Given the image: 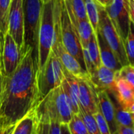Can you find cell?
Here are the masks:
<instances>
[{
	"instance_id": "obj_1",
	"label": "cell",
	"mask_w": 134,
	"mask_h": 134,
	"mask_svg": "<svg viewBox=\"0 0 134 134\" xmlns=\"http://www.w3.org/2000/svg\"><path fill=\"white\" fill-rule=\"evenodd\" d=\"M38 63L28 49L17 68L2 75L0 100V130L14 126L40 103L37 86Z\"/></svg>"
},
{
	"instance_id": "obj_2",
	"label": "cell",
	"mask_w": 134,
	"mask_h": 134,
	"mask_svg": "<svg viewBox=\"0 0 134 134\" xmlns=\"http://www.w3.org/2000/svg\"><path fill=\"white\" fill-rule=\"evenodd\" d=\"M24 43L21 57L28 49L32 50L33 57L38 63V33L42 13L43 0H23Z\"/></svg>"
},
{
	"instance_id": "obj_3",
	"label": "cell",
	"mask_w": 134,
	"mask_h": 134,
	"mask_svg": "<svg viewBox=\"0 0 134 134\" xmlns=\"http://www.w3.org/2000/svg\"><path fill=\"white\" fill-rule=\"evenodd\" d=\"M54 3L49 0L43 4L40 24L38 33V70L46 63L54 38Z\"/></svg>"
},
{
	"instance_id": "obj_4",
	"label": "cell",
	"mask_w": 134,
	"mask_h": 134,
	"mask_svg": "<svg viewBox=\"0 0 134 134\" xmlns=\"http://www.w3.org/2000/svg\"><path fill=\"white\" fill-rule=\"evenodd\" d=\"M63 69L58 57L51 51L46 63L37 72V86L40 102L51 90L62 85L65 78Z\"/></svg>"
},
{
	"instance_id": "obj_5",
	"label": "cell",
	"mask_w": 134,
	"mask_h": 134,
	"mask_svg": "<svg viewBox=\"0 0 134 134\" xmlns=\"http://www.w3.org/2000/svg\"><path fill=\"white\" fill-rule=\"evenodd\" d=\"M51 119L60 124H68L74 115L62 85L51 90L39 103Z\"/></svg>"
},
{
	"instance_id": "obj_6",
	"label": "cell",
	"mask_w": 134,
	"mask_h": 134,
	"mask_svg": "<svg viewBox=\"0 0 134 134\" xmlns=\"http://www.w3.org/2000/svg\"><path fill=\"white\" fill-rule=\"evenodd\" d=\"M60 31L62 41L65 48L77 59L84 70L86 71L82 46L76 28L70 19L63 0H61L60 2Z\"/></svg>"
},
{
	"instance_id": "obj_7",
	"label": "cell",
	"mask_w": 134,
	"mask_h": 134,
	"mask_svg": "<svg viewBox=\"0 0 134 134\" xmlns=\"http://www.w3.org/2000/svg\"><path fill=\"white\" fill-rule=\"evenodd\" d=\"M98 9L100 15L98 31L104 38L111 49L114 51L121 64L122 66L128 65L129 63L126 55L122 39L111 21L105 9L100 5H98Z\"/></svg>"
},
{
	"instance_id": "obj_8",
	"label": "cell",
	"mask_w": 134,
	"mask_h": 134,
	"mask_svg": "<svg viewBox=\"0 0 134 134\" xmlns=\"http://www.w3.org/2000/svg\"><path fill=\"white\" fill-rule=\"evenodd\" d=\"M104 9L124 42L131 22L128 0H114L109 6Z\"/></svg>"
},
{
	"instance_id": "obj_9",
	"label": "cell",
	"mask_w": 134,
	"mask_h": 134,
	"mask_svg": "<svg viewBox=\"0 0 134 134\" xmlns=\"http://www.w3.org/2000/svg\"><path fill=\"white\" fill-rule=\"evenodd\" d=\"M23 0H11L7 32L14 39L21 51L24 43Z\"/></svg>"
},
{
	"instance_id": "obj_10",
	"label": "cell",
	"mask_w": 134,
	"mask_h": 134,
	"mask_svg": "<svg viewBox=\"0 0 134 134\" xmlns=\"http://www.w3.org/2000/svg\"><path fill=\"white\" fill-rule=\"evenodd\" d=\"M21 57L20 48L11 35L6 32L3 36L2 52V75H10L17 68Z\"/></svg>"
},
{
	"instance_id": "obj_11",
	"label": "cell",
	"mask_w": 134,
	"mask_h": 134,
	"mask_svg": "<svg viewBox=\"0 0 134 134\" xmlns=\"http://www.w3.org/2000/svg\"><path fill=\"white\" fill-rule=\"evenodd\" d=\"M79 86V104L82 109L91 114L98 111L97 90L89 77L77 78Z\"/></svg>"
},
{
	"instance_id": "obj_12",
	"label": "cell",
	"mask_w": 134,
	"mask_h": 134,
	"mask_svg": "<svg viewBox=\"0 0 134 134\" xmlns=\"http://www.w3.org/2000/svg\"><path fill=\"white\" fill-rule=\"evenodd\" d=\"M98 110L107 122L111 134L118 130V126L115 120V107L111 98L106 90H97Z\"/></svg>"
},
{
	"instance_id": "obj_13",
	"label": "cell",
	"mask_w": 134,
	"mask_h": 134,
	"mask_svg": "<svg viewBox=\"0 0 134 134\" xmlns=\"http://www.w3.org/2000/svg\"><path fill=\"white\" fill-rule=\"evenodd\" d=\"M89 79L97 90L109 92L115 88V71L101 64L89 75Z\"/></svg>"
},
{
	"instance_id": "obj_14",
	"label": "cell",
	"mask_w": 134,
	"mask_h": 134,
	"mask_svg": "<svg viewBox=\"0 0 134 134\" xmlns=\"http://www.w3.org/2000/svg\"><path fill=\"white\" fill-rule=\"evenodd\" d=\"M63 73L65 78L62 83V89L70 101L73 114H79L80 104L78 79L76 76L72 75L65 68L63 69Z\"/></svg>"
},
{
	"instance_id": "obj_15",
	"label": "cell",
	"mask_w": 134,
	"mask_h": 134,
	"mask_svg": "<svg viewBox=\"0 0 134 134\" xmlns=\"http://www.w3.org/2000/svg\"><path fill=\"white\" fill-rule=\"evenodd\" d=\"M99 49H100V55L101 64L105 67L113 70L114 71H118L122 67L120 61L118 60L117 56L114 53V51L111 49L107 42L105 41L104 38L100 33L99 31L96 32Z\"/></svg>"
},
{
	"instance_id": "obj_16",
	"label": "cell",
	"mask_w": 134,
	"mask_h": 134,
	"mask_svg": "<svg viewBox=\"0 0 134 134\" xmlns=\"http://www.w3.org/2000/svg\"><path fill=\"white\" fill-rule=\"evenodd\" d=\"M108 93H111L126 109H129L134 102V88L123 79L115 78V88Z\"/></svg>"
},
{
	"instance_id": "obj_17",
	"label": "cell",
	"mask_w": 134,
	"mask_h": 134,
	"mask_svg": "<svg viewBox=\"0 0 134 134\" xmlns=\"http://www.w3.org/2000/svg\"><path fill=\"white\" fill-rule=\"evenodd\" d=\"M68 13V11H67ZM70 19L73 24L77 32L79 39L81 41L82 48L86 47L92 34L94 33L93 29L88 21V20H77L71 13H68Z\"/></svg>"
},
{
	"instance_id": "obj_18",
	"label": "cell",
	"mask_w": 134,
	"mask_h": 134,
	"mask_svg": "<svg viewBox=\"0 0 134 134\" xmlns=\"http://www.w3.org/2000/svg\"><path fill=\"white\" fill-rule=\"evenodd\" d=\"M36 125V108L28 112L15 125L12 134H33Z\"/></svg>"
},
{
	"instance_id": "obj_19",
	"label": "cell",
	"mask_w": 134,
	"mask_h": 134,
	"mask_svg": "<svg viewBox=\"0 0 134 134\" xmlns=\"http://www.w3.org/2000/svg\"><path fill=\"white\" fill-rule=\"evenodd\" d=\"M108 93V92H107ZM110 95V93H109ZM111 100L113 102L115 107V120L118 126H125V127H131L134 128V123L131 115L128 109L124 108L115 98V97L111 94L110 95Z\"/></svg>"
},
{
	"instance_id": "obj_20",
	"label": "cell",
	"mask_w": 134,
	"mask_h": 134,
	"mask_svg": "<svg viewBox=\"0 0 134 134\" xmlns=\"http://www.w3.org/2000/svg\"><path fill=\"white\" fill-rule=\"evenodd\" d=\"M66 10L77 20H88L84 0H63Z\"/></svg>"
},
{
	"instance_id": "obj_21",
	"label": "cell",
	"mask_w": 134,
	"mask_h": 134,
	"mask_svg": "<svg viewBox=\"0 0 134 134\" xmlns=\"http://www.w3.org/2000/svg\"><path fill=\"white\" fill-rule=\"evenodd\" d=\"M84 2L88 20L93 29L94 33H96L98 31L100 21L98 5L94 0H84Z\"/></svg>"
},
{
	"instance_id": "obj_22",
	"label": "cell",
	"mask_w": 134,
	"mask_h": 134,
	"mask_svg": "<svg viewBox=\"0 0 134 134\" xmlns=\"http://www.w3.org/2000/svg\"><path fill=\"white\" fill-rule=\"evenodd\" d=\"M124 49L130 65L134 67V24L130 22L129 33L124 42Z\"/></svg>"
},
{
	"instance_id": "obj_23",
	"label": "cell",
	"mask_w": 134,
	"mask_h": 134,
	"mask_svg": "<svg viewBox=\"0 0 134 134\" xmlns=\"http://www.w3.org/2000/svg\"><path fill=\"white\" fill-rule=\"evenodd\" d=\"M87 50L88 52V54L95 65V67L97 68L100 67L101 64V60H100V49H99V46H98V42L96 38V33H93L87 46Z\"/></svg>"
},
{
	"instance_id": "obj_24",
	"label": "cell",
	"mask_w": 134,
	"mask_h": 134,
	"mask_svg": "<svg viewBox=\"0 0 134 134\" xmlns=\"http://www.w3.org/2000/svg\"><path fill=\"white\" fill-rule=\"evenodd\" d=\"M11 0H0V32L4 35L8 31V18Z\"/></svg>"
},
{
	"instance_id": "obj_25",
	"label": "cell",
	"mask_w": 134,
	"mask_h": 134,
	"mask_svg": "<svg viewBox=\"0 0 134 134\" xmlns=\"http://www.w3.org/2000/svg\"><path fill=\"white\" fill-rule=\"evenodd\" d=\"M70 134H88L85 124L79 114H74L67 124Z\"/></svg>"
},
{
	"instance_id": "obj_26",
	"label": "cell",
	"mask_w": 134,
	"mask_h": 134,
	"mask_svg": "<svg viewBox=\"0 0 134 134\" xmlns=\"http://www.w3.org/2000/svg\"><path fill=\"white\" fill-rule=\"evenodd\" d=\"M79 115H81V119H83L85 124L88 134H101L93 114H91L82 109H80Z\"/></svg>"
},
{
	"instance_id": "obj_27",
	"label": "cell",
	"mask_w": 134,
	"mask_h": 134,
	"mask_svg": "<svg viewBox=\"0 0 134 134\" xmlns=\"http://www.w3.org/2000/svg\"><path fill=\"white\" fill-rule=\"evenodd\" d=\"M115 78L125 80L134 88V67L130 64L122 66L115 72Z\"/></svg>"
},
{
	"instance_id": "obj_28",
	"label": "cell",
	"mask_w": 134,
	"mask_h": 134,
	"mask_svg": "<svg viewBox=\"0 0 134 134\" xmlns=\"http://www.w3.org/2000/svg\"><path fill=\"white\" fill-rule=\"evenodd\" d=\"M94 116H95V119L96 120V122H97L99 130L100 131V133L111 134V131H110V129H109V126H108V125L107 123V122L105 121L104 118L100 114V112L99 111V110H98V111L96 113L94 114Z\"/></svg>"
},
{
	"instance_id": "obj_29",
	"label": "cell",
	"mask_w": 134,
	"mask_h": 134,
	"mask_svg": "<svg viewBox=\"0 0 134 134\" xmlns=\"http://www.w3.org/2000/svg\"><path fill=\"white\" fill-rule=\"evenodd\" d=\"M48 134H61V124L54 119L51 118V124Z\"/></svg>"
},
{
	"instance_id": "obj_30",
	"label": "cell",
	"mask_w": 134,
	"mask_h": 134,
	"mask_svg": "<svg viewBox=\"0 0 134 134\" xmlns=\"http://www.w3.org/2000/svg\"><path fill=\"white\" fill-rule=\"evenodd\" d=\"M119 134H134V128L125 127V126H118V130Z\"/></svg>"
},
{
	"instance_id": "obj_31",
	"label": "cell",
	"mask_w": 134,
	"mask_h": 134,
	"mask_svg": "<svg viewBox=\"0 0 134 134\" xmlns=\"http://www.w3.org/2000/svg\"><path fill=\"white\" fill-rule=\"evenodd\" d=\"M2 45H3V42L0 45V100H1L2 84Z\"/></svg>"
},
{
	"instance_id": "obj_32",
	"label": "cell",
	"mask_w": 134,
	"mask_h": 134,
	"mask_svg": "<svg viewBox=\"0 0 134 134\" xmlns=\"http://www.w3.org/2000/svg\"><path fill=\"white\" fill-rule=\"evenodd\" d=\"M130 20L134 24V0H128Z\"/></svg>"
},
{
	"instance_id": "obj_33",
	"label": "cell",
	"mask_w": 134,
	"mask_h": 134,
	"mask_svg": "<svg viewBox=\"0 0 134 134\" xmlns=\"http://www.w3.org/2000/svg\"><path fill=\"white\" fill-rule=\"evenodd\" d=\"M94 1L100 6H102L103 8H107L113 2L114 0H94Z\"/></svg>"
},
{
	"instance_id": "obj_34",
	"label": "cell",
	"mask_w": 134,
	"mask_h": 134,
	"mask_svg": "<svg viewBox=\"0 0 134 134\" xmlns=\"http://www.w3.org/2000/svg\"><path fill=\"white\" fill-rule=\"evenodd\" d=\"M14 126H9L6 129H1L0 130V134H12V132L13 130Z\"/></svg>"
},
{
	"instance_id": "obj_35",
	"label": "cell",
	"mask_w": 134,
	"mask_h": 134,
	"mask_svg": "<svg viewBox=\"0 0 134 134\" xmlns=\"http://www.w3.org/2000/svg\"><path fill=\"white\" fill-rule=\"evenodd\" d=\"M61 134H70L67 124H61Z\"/></svg>"
},
{
	"instance_id": "obj_36",
	"label": "cell",
	"mask_w": 134,
	"mask_h": 134,
	"mask_svg": "<svg viewBox=\"0 0 134 134\" xmlns=\"http://www.w3.org/2000/svg\"><path fill=\"white\" fill-rule=\"evenodd\" d=\"M128 110H129V111H130V113L131 115V117H132V119H133L134 123V102L130 106Z\"/></svg>"
},
{
	"instance_id": "obj_37",
	"label": "cell",
	"mask_w": 134,
	"mask_h": 134,
	"mask_svg": "<svg viewBox=\"0 0 134 134\" xmlns=\"http://www.w3.org/2000/svg\"><path fill=\"white\" fill-rule=\"evenodd\" d=\"M3 35L2 34H0V45L3 42Z\"/></svg>"
},
{
	"instance_id": "obj_38",
	"label": "cell",
	"mask_w": 134,
	"mask_h": 134,
	"mask_svg": "<svg viewBox=\"0 0 134 134\" xmlns=\"http://www.w3.org/2000/svg\"><path fill=\"white\" fill-rule=\"evenodd\" d=\"M113 134H119V133H118V131H117V132H115V133H113Z\"/></svg>"
},
{
	"instance_id": "obj_39",
	"label": "cell",
	"mask_w": 134,
	"mask_h": 134,
	"mask_svg": "<svg viewBox=\"0 0 134 134\" xmlns=\"http://www.w3.org/2000/svg\"><path fill=\"white\" fill-rule=\"evenodd\" d=\"M47 1H49V0H43V2H47Z\"/></svg>"
},
{
	"instance_id": "obj_40",
	"label": "cell",
	"mask_w": 134,
	"mask_h": 134,
	"mask_svg": "<svg viewBox=\"0 0 134 134\" xmlns=\"http://www.w3.org/2000/svg\"><path fill=\"white\" fill-rule=\"evenodd\" d=\"M0 34H2V33H1V32H0Z\"/></svg>"
}]
</instances>
